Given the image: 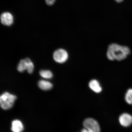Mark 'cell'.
Here are the masks:
<instances>
[{
	"instance_id": "obj_11",
	"label": "cell",
	"mask_w": 132,
	"mask_h": 132,
	"mask_svg": "<svg viewBox=\"0 0 132 132\" xmlns=\"http://www.w3.org/2000/svg\"><path fill=\"white\" fill-rule=\"evenodd\" d=\"M39 74L43 78L50 79L53 77L52 72L49 70H41L39 72Z\"/></svg>"
},
{
	"instance_id": "obj_12",
	"label": "cell",
	"mask_w": 132,
	"mask_h": 132,
	"mask_svg": "<svg viewBox=\"0 0 132 132\" xmlns=\"http://www.w3.org/2000/svg\"><path fill=\"white\" fill-rule=\"evenodd\" d=\"M27 63V72L29 74H31L34 71V66L33 63L31 62L30 59L29 58H26L24 59Z\"/></svg>"
},
{
	"instance_id": "obj_16",
	"label": "cell",
	"mask_w": 132,
	"mask_h": 132,
	"mask_svg": "<svg viewBox=\"0 0 132 132\" xmlns=\"http://www.w3.org/2000/svg\"><path fill=\"white\" fill-rule=\"evenodd\" d=\"M115 1L118 3H120L122 2L123 0H115Z\"/></svg>"
},
{
	"instance_id": "obj_13",
	"label": "cell",
	"mask_w": 132,
	"mask_h": 132,
	"mask_svg": "<svg viewBox=\"0 0 132 132\" xmlns=\"http://www.w3.org/2000/svg\"><path fill=\"white\" fill-rule=\"evenodd\" d=\"M125 100L127 103L132 105V89L128 90L125 95Z\"/></svg>"
},
{
	"instance_id": "obj_6",
	"label": "cell",
	"mask_w": 132,
	"mask_h": 132,
	"mask_svg": "<svg viewBox=\"0 0 132 132\" xmlns=\"http://www.w3.org/2000/svg\"><path fill=\"white\" fill-rule=\"evenodd\" d=\"M119 121L122 126L125 127L129 126L132 123V117L128 113H123L120 116Z\"/></svg>"
},
{
	"instance_id": "obj_8",
	"label": "cell",
	"mask_w": 132,
	"mask_h": 132,
	"mask_svg": "<svg viewBox=\"0 0 132 132\" xmlns=\"http://www.w3.org/2000/svg\"><path fill=\"white\" fill-rule=\"evenodd\" d=\"M89 85L90 89L97 93H100L102 91V87L98 81L96 80H91L89 82Z\"/></svg>"
},
{
	"instance_id": "obj_10",
	"label": "cell",
	"mask_w": 132,
	"mask_h": 132,
	"mask_svg": "<svg viewBox=\"0 0 132 132\" xmlns=\"http://www.w3.org/2000/svg\"><path fill=\"white\" fill-rule=\"evenodd\" d=\"M27 63L25 60L24 59H22L20 61L18 64L17 69L19 72H22L27 70Z\"/></svg>"
},
{
	"instance_id": "obj_15",
	"label": "cell",
	"mask_w": 132,
	"mask_h": 132,
	"mask_svg": "<svg viewBox=\"0 0 132 132\" xmlns=\"http://www.w3.org/2000/svg\"><path fill=\"white\" fill-rule=\"evenodd\" d=\"M81 132H89L87 129L84 128L81 130Z\"/></svg>"
},
{
	"instance_id": "obj_7",
	"label": "cell",
	"mask_w": 132,
	"mask_h": 132,
	"mask_svg": "<svg viewBox=\"0 0 132 132\" xmlns=\"http://www.w3.org/2000/svg\"><path fill=\"white\" fill-rule=\"evenodd\" d=\"M23 129V126L20 121L15 120L12 122L11 130L13 132H21Z\"/></svg>"
},
{
	"instance_id": "obj_5",
	"label": "cell",
	"mask_w": 132,
	"mask_h": 132,
	"mask_svg": "<svg viewBox=\"0 0 132 132\" xmlns=\"http://www.w3.org/2000/svg\"><path fill=\"white\" fill-rule=\"evenodd\" d=\"M1 22L5 26H10L14 22L13 16L10 13L4 12L1 15Z\"/></svg>"
},
{
	"instance_id": "obj_1",
	"label": "cell",
	"mask_w": 132,
	"mask_h": 132,
	"mask_svg": "<svg viewBox=\"0 0 132 132\" xmlns=\"http://www.w3.org/2000/svg\"><path fill=\"white\" fill-rule=\"evenodd\" d=\"M130 53L129 48L126 46L113 43L109 46L106 55L110 60L121 61L126 59Z\"/></svg>"
},
{
	"instance_id": "obj_9",
	"label": "cell",
	"mask_w": 132,
	"mask_h": 132,
	"mask_svg": "<svg viewBox=\"0 0 132 132\" xmlns=\"http://www.w3.org/2000/svg\"><path fill=\"white\" fill-rule=\"evenodd\" d=\"M38 85L41 89L48 90L52 89L53 85L50 82L44 80H40L38 82Z\"/></svg>"
},
{
	"instance_id": "obj_4",
	"label": "cell",
	"mask_w": 132,
	"mask_h": 132,
	"mask_svg": "<svg viewBox=\"0 0 132 132\" xmlns=\"http://www.w3.org/2000/svg\"><path fill=\"white\" fill-rule=\"evenodd\" d=\"M53 57L55 62L58 63H63L65 62L68 59V54L65 50L59 49L54 52Z\"/></svg>"
},
{
	"instance_id": "obj_3",
	"label": "cell",
	"mask_w": 132,
	"mask_h": 132,
	"mask_svg": "<svg viewBox=\"0 0 132 132\" xmlns=\"http://www.w3.org/2000/svg\"><path fill=\"white\" fill-rule=\"evenodd\" d=\"M84 127L89 132H100V125L98 122L92 118H87L83 122Z\"/></svg>"
},
{
	"instance_id": "obj_2",
	"label": "cell",
	"mask_w": 132,
	"mask_h": 132,
	"mask_svg": "<svg viewBox=\"0 0 132 132\" xmlns=\"http://www.w3.org/2000/svg\"><path fill=\"white\" fill-rule=\"evenodd\" d=\"M16 98L15 95L11 94L8 92H4L0 97V103L1 108L5 110L11 108Z\"/></svg>"
},
{
	"instance_id": "obj_14",
	"label": "cell",
	"mask_w": 132,
	"mask_h": 132,
	"mask_svg": "<svg viewBox=\"0 0 132 132\" xmlns=\"http://www.w3.org/2000/svg\"><path fill=\"white\" fill-rule=\"evenodd\" d=\"M55 0H45L46 4L48 6H52L54 4Z\"/></svg>"
}]
</instances>
